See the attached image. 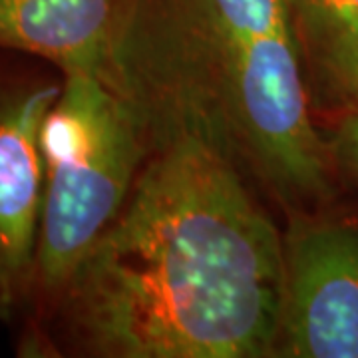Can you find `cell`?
I'll use <instances>...</instances> for the list:
<instances>
[{"label":"cell","instance_id":"6da1fadb","mask_svg":"<svg viewBox=\"0 0 358 358\" xmlns=\"http://www.w3.org/2000/svg\"><path fill=\"white\" fill-rule=\"evenodd\" d=\"M48 315L92 357H279L282 233L233 157L171 136Z\"/></svg>","mask_w":358,"mask_h":358},{"label":"cell","instance_id":"7a4b0ae2","mask_svg":"<svg viewBox=\"0 0 358 358\" xmlns=\"http://www.w3.org/2000/svg\"><path fill=\"white\" fill-rule=\"evenodd\" d=\"M102 74L143 115L154 145L193 134L289 207L333 197L287 0H131Z\"/></svg>","mask_w":358,"mask_h":358},{"label":"cell","instance_id":"3957f363","mask_svg":"<svg viewBox=\"0 0 358 358\" xmlns=\"http://www.w3.org/2000/svg\"><path fill=\"white\" fill-rule=\"evenodd\" d=\"M40 150L44 199L30 301L48 315L124 209L154 140L136 103L102 72L70 70L44 117Z\"/></svg>","mask_w":358,"mask_h":358},{"label":"cell","instance_id":"277c9868","mask_svg":"<svg viewBox=\"0 0 358 358\" xmlns=\"http://www.w3.org/2000/svg\"><path fill=\"white\" fill-rule=\"evenodd\" d=\"M279 357L358 358V221L294 209L282 233Z\"/></svg>","mask_w":358,"mask_h":358},{"label":"cell","instance_id":"5b68a950","mask_svg":"<svg viewBox=\"0 0 358 358\" xmlns=\"http://www.w3.org/2000/svg\"><path fill=\"white\" fill-rule=\"evenodd\" d=\"M62 88L48 80L0 74V315L32 299L44 159L40 129Z\"/></svg>","mask_w":358,"mask_h":358},{"label":"cell","instance_id":"8992f818","mask_svg":"<svg viewBox=\"0 0 358 358\" xmlns=\"http://www.w3.org/2000/svg\"><path fill=\"white\" fill-rule=\"evenodd\" d=\"M131 0H0V50L102 72Z\"/></svg>","mask_w":358,"mask_h":358},{"label":"cell","instance_id":"52a82bcc","mask_svg":"<svg viewBox=\"0 0 358 358\" xmlns=\"http://www.w3.org/2000/svg\"><path fill=\"white\" fill-rule=\"evenodd\" d=\"M308 98L331 117L358 103V0H287Z\"/></svg>","mask_w":358,"mask_h":358},{"label":"cell","instance_id":"ba28073f","mask_svg":"<svg viewBox=\"0 0 358 358\" xmlns=\"http://www.w3.org/2000/svg\"><path fill=\"white\" fill-rule=\"evenodd\" d=\"M329 143L336 171L358 189V103L334 117V129Z\"/></svg>","mask_w":358,"mask_h":358}]
</instances>
